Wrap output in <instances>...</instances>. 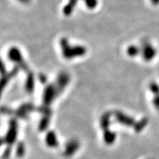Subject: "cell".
<instances>
[{"label": "cell", "instance_id": "6da1fadb", "mask_svg": "<svg viewBox=\"0 0 159 159\" xmlns=\"http://www.w3.org/2000/svg\"><path fill=\"white\" fill-rule=\"evenodd\" d=\"M63 55L66 58H72L83 55L85 53V49L82 47H69L68 41L64 39L61 40Z\"/></svg>", "mask_w": 159, "mask_h": 159}, {"label": "cell", "instance_id": "7a4b0ae2", "mask_svg": "<svg viewBox=\"0 0 159 159\" xmlns=\"http://www.w3.org/2000/svg\"><path fill=\"white\" fill-rule=\"evenodd\" d=\"M143 53H144V57L146 61L151 60L152 57H154L156 52H155L154 48L149 43H144V49H143Z\"/></svg>", "mask_w": 159, "mask_h": 159}, {"label": "cell", "instance_id": "3957f363", "mask_svg": "<svg viewBox=\"0 0 159 159\" xmlns=\"http://www.w3.org/2000/svg\"><path fill=\"white\" fill-rule=\"evenodd\" d=\"M77 2V0H71L70 2H69L68 5H66V7L64 8V13L65 14L68 15V14H70L71 13V11H72L73 8H74V5L76 4V2Z\"/></svg>", "mask_w": 159, "mask_h": 159}, {"label": "cell", "instance_id": "277c9868", "mask_svg": "<svg viewBox=\"0 0 159 159\" xmlns=\"http://www.w3.org/2000/svg\"><path fill=\"white\" fill-rule=\"evenodd\" d=\"M139 53V49L137 48L136 47H134V46H131V47H129L128 49V54L130 55V56H135V55H137Z\"/></svg>", "mask_w": 159, "mask_h": 159}, {"label": "cell", "instance_id": "5b68a950", "mask_svg": "<svg viewBox=\"0 0 159 159\" xmlns=\"http://www.w3.org/2000/svg\"><path fill=\"white\" fill-rule=\"evenodd\" d=\"M87 7L89 8H94L96 7L97 0H85Z\"/></svg>", "mask_w": 159, "mask_h": 159}, {"label": "cell", "instance_id": "8992f818", "mask_svg": "<svg viewBox=\"0 0 159 159\" xmlns=\"http://www.w3.org/2000/svg\"><path fill=\"white\" fill-rule=\"evenodd\" d=\"M151 1L152 2L156 4V3H158L159 2V0H151Z\"/></svg>", "mask_w": 159, "mask_h": 159}, {"label": "cell", "instance_id": "52a82bcc", "mask_svg": "<svg viewBox=\"0 0 159 159\" xmlns=\"http://www.w3.org/2000/svg\"><path fill=\"white\" fill-rule=\"evenodd\" d=\"M20 1L23 2H28L29 0H20Z\"/></svg>", "mask_w": 159, "mask_h": 159}]
</instances>
